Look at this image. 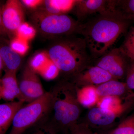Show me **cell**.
<instances>
[{"mask_svg":"<svg viewBox=\"0 0 134 134\" xmlns=\"http://www.w3.org/2000/svg\"><path fill=\"white\" fill-rule=\"evenodd\" d=\"M72 79V81L78 87L87 85L97 86L115 79L108 72L96 65L86 68Z\"/></svg>","mask_w":134,"mask_h":134,"instance_id":"10","label":"cell"},{"mask_svg":"<svg viewBox=\"0 0 134 134\" xmlns=\"http://www.w3.org/2000/svg\"><path fill=\"white\" fill-rule=\"evenodd\" d=\"M0 54L5 70L16 73L21 65V55L6 45L0 46Z\"/></svg>","mask_w":134,"mask_h":134,"instance_id":"17","label":"cell"},{"mask_svg":"<svg viewBox=\"0 0 134 134\" xmlns=\"http://www.w3.org/2000/svg\"><path fill=\"white\" fill-rule=\"evenodd\" d=\"M125 83L128 91L131 93V96L134 97V60L129 59L126 74Z\"/></svg>","mask_w":134,"mask_h":134,"instance_id":"27","label":"cell"},{"mask_svg":"<svg viewBox=\"0 0 134 134\" xmlns=\"http://www.w3.org/2000/svg\"><path fill=\"white\" fill-rule=\"evenodd\" d=\"M99 98L112 96L120 97L128 91L125 82L114 79L96 86Z\"/></svg>","mask_w":134,"mask_h":134,"instance_id":"14","label":"cell"},{"mask_svg":"<svg viewBox=\"0 0 134 134\" xmlns=\"http://www.w3.org/2000/svg\"><path fill=\"white\" fill-rule=\"evenodd\" d=\"M18 100L0 104V134H5L12 125L16 113L24 105Z\"/></svg>","mask_w":134,"mask_h":134,"instance_id":"13","label":"cell"},{"mask_svg":"<svg viewBox=\"0 0 134 134\" xmlns=\"http://www.w3.org/2000/svg\"><path fill=\"white\" fill-rule=\"evenodd\" d=\"M69 132L70 134H97L93 132L90 126L85 122H77L70 127Z\"/></svg>","mask_w":134,"mask_h":134,"instance_id":"28","label":"cell"},{"mask_svg":"<svg viewBox=\"0 0 134 134\" xmlns=\"http://www.w3.org/2000/svg\"><path fill=\"white\" fill-rule=\"evenodd\" d=\"M2 15L6 32L16 35L18 29L24 22V7L21 1L8 0L3 5Z\"/></svg>","mask_w":134,"mask_h":134,"instance_id":"8","label":"cell"},{"mask_svg":"<svg viewBox=\"0 0 134 134\" xmlns=\"http://www.w3.org/2000/svg\"><path fill=\"white\" fill-rule=\"evenodd\" d=\"M77 86L72 81L65 79L56 84L50 91L52 122L58 132H69L70 127L77 122L81 106L77 99Z\"/></svg>","mask_w":134,"mask_h":134,"instance_id":"3","label":"cell"},{"mask_svg":"<svg viewBox=\"0 0 134 134\" xmlns=\"http://www.w3.org/2000/svg\"><path fill=\"white\" fill-rule=\"evenodd\" d=\"M130 22L113 14H98L82 23L79 34L85 40L92 57L98 59L127 31Z\"/></svg>","mask_w":134,"mask_h":134,"instance_id":"1","label":"cell"},{"mask_svg":"<svg viewBox=\"0 0 134 134\" xmlns=\"http://www.w3.org/2000/svg\"><path fill=\"white\" fill-rule=\"evenodd\" d=\"M63 134H70L69 132H67L63 133Z\"/></svg>","mask_w":134,"mask_h":134,"instance_id":"32","label":"cell"},{"mask_svg":"<svg viewBox=\"0 0 134 134\" xmlns=\"http://www.w3.org/2000/svg\"><path fill=\"white\" fill-rule=\"evenodd\" d=\"M77 99L81 106L91 108L97 105L99 97L97 93L96 86L87 85L77 86Z\"/></svg>","mask_w":134,"mask_h":134,"instance_id":"18","label":"cell"},{"mask_svg":"<svg viewBox=\"0 0 134 134\" xmlns=\"http://www.w3.org/2000/svg\"><path fill=\"white\" fill-rule=\"evenodd\" d=\"M59 132L51 122L42 121L23 134H58Z\"/></svg>","mask_w":134,"mask_h":134,"instance_id":"21","label":"cell"},{"mask_svg":"<svg viewBox=\"0 0 134 134\" xmlns=\"http://www.w3.org/2000/svg\"><path fill=\"white\" fill-rule=\"evenodd\" d=\"M52 111L50 91L41 97L24 105L16 113L8 134H23L28 130L45 120Z\"/></svg>","mask_w":134,"mask_h":134,"instance_id":"5","label":"cell"},{"mask_svg":"<svg viewBox=\"0 0 134 134\" xmlns=\"http://www.w3.org/2000/svg\"><path fill=\"white\" fill-rule=\"evenodd\" d=\"M121 113L106 111L95 106L89 110L87 115V124L98 128H105L111 125Z\"/></svg>","mask_w":134,"mask_h":134,"instance_id":"12","label":"cell"},{"mask_svg":"<svg viewBox=\"0 0 134 134\" xmlns=\"http://www.w3.org/2000/svg\"><path fill=\"white\" fill-rule=\"evenodd\" d=\"M10 46L21 56L24 55L29 48L28 41L17 37H15L10 41Z\"/></svg>","mask_w":134,"mask_h":134,"instance_id":"25","label":"cell"},{"mask_svg":"<svg viewBox=\"0 0 134 134\" xmlns=\"http://www.w3.org/2000/svg\"><path fill=\"white\" fill-rule=\"evenodd\" d=\"M3 68H4V65H3V62L1 54H0V74L1 73L2 71Z\"/></svg>","mask_w":134,"mask_h":134,"instance_id":"31","label":"cell"},{"mask_svg":"<svg viewBox=\"0 0 134 134\" xmlns=\"http://www.w3.org/2000/svg\"><path fill=\"white\" fill-rule=\"evenodd\" d=\"M46 53L67 79L86 69L90 61L85 40L76 35L53 40Z\"/></svg>","mask_w":134,"mask_h":134,"instance_id":"2","label":"cell"},{"mask_svg":"<svg viewBox=\"0 0 134 134\" xmlns=\"http://www.w3.org/2000/svg\"><path fill=\"white\" fill-rule=\"evenodd\" d=\"M2 7H2L1 5H0V35L6 32L3 24L2 15Z\"/></svg>","mask_w":134,"mask_h":134,"instance_id":"30","label":"cell"},{"mask_svg":"<svg viewBox=\"0 0 134 134\" xmlns=\"http://www.w3.org/2000/svg\"><path fill=\"white\" fill-rule=\"evenodd\" d=\"M44 1L43 0H22L21 2L24 8L34 11L38 9L42 6Z\"/></svg>","mask_w":134,"mask_h":134,"instance_id":"29","label":"cell"},{"mask_svg":"<svg viewBox=\"0 0 134 134\" xmlns=\"http://www.w3.org/2000/svg\"><path fill=\"white\" fill-rule=\"evenodd\" d=\"M110 0H77L72 11L77 20L82 23L88 16L95 14H107L110 12Z\"/></svg>","mask_w":134,"mask_h":134,"instance_id":"9","label":"cell"},{"mask_svg":"<svg viewBox=\"0 0 134 134\" xmlns=\"http://www.w3.org/2000/svg\"><path fill=\"white\" fill-rule=\"evenodd\" d=\"M98 59L96 66L108 72L116 80L122 79L126 76L130 59L119 48H113Z\"/></svg>","mask_w":134,"mask_h":134,"instance_id":"7","label":"cell"},{"mask_svg":"<svg viewBox=\"0 0 134 134\" xmlns=\"http://www.w3.org/2000/svg\"><path fill=\"white\" fill-rule=\"evenodd\" d=\"M0 99H1V98H0Z\"/></svg>","mask_w":134,"mask_h":134,"instance_id":"33","label":"cell"},{"mask_svg":"<svg viewBox=\"0 0 134 134\" xmlns=\"http://www.w3.org/2000/svg\"><path fill=\"white\" fill-rule=\"evenodd\" d=\"M119 48L127 58L134 60V25L130 29Z\"/></svg>","mask_w":134,"mask_h":134,"instance_id":"20","label":"cell"},{"mask_svg":"<svg viewBox=\"0 0 134 134\" xmlns=\"http://www.w3.org/2000/svg\"><path fill=\"white\" fill-rule=\"evenodd\" d=\"M23 101L29 103L45 93L37 73L29 64L23 70L18 82Z\"/></svg>","mask_w":134,"mask_h":134,"instance_id":"6","label":"cell"},{"mask_svg":"<svg viewBox=\"0 0 134 134\" xmlns=\"http://www.w3.org/2000/svg\"><path fill=\"white\" fill-rule=\"evenodd\" d=\"M106 134H134V115L127 117L117 127Z\"/></svg>","mask_w":134,"mask_h":134,"instance_id":"22","label":"cell"},{"mask_svg":"<svg viewBox=\"0 0 134 134\" xmlns=\"http://www.w3.org/2000/svg\"><path fill=\"white\" fill-rule=\"evenodd\" d=\"M16 74L5 70V74L0 79V98L9 102L16 99L23 101Z\"/></svg>","mask_w":134,"mask_h":134,"instance_id":"11","label":"cell"},{"mask_svg":"<svg viewBox=\"0 0 134 134\" xmlns=\"http://www.w3.org/2000/svg\"><path fill=\"white\" fill-rule=\"evenodd\" d=\"M77 0H45L40 8L46 12L56 15L67 14L72 11Z\"/></svg>","mask_w":134,"mask_h":134,"instance_id":"16","label":"cell"},{"mask_svg":"<svg viewBox=\"0 0 134 134\" xmlns=\"http://www.w3.org/2000/svg\"><path fill=\"white\" fill-rule=\"evenodd\" d=\"M36 33V29L32 25L24 22L18 29L15 37L29 42L35 37Z\"/></svg>","mask_w":134,"mask_h":134,"instance_id":"23","label":"cell"},{"mask_svg":"<svg viewBox=\"0 0 134 134\" xmlns=\"http://www.w3.org/2000/svg\"><path fill=\"white\" fill-rule=\"evenodd\" d=\"M110 11L121 19L134 21V0H111Z\"/></svg>","mask_w":134,"mask_h":134,"instance_id":"15","label":"cell"},{"mask_svg":"<svg viewBox=\"0 0 134 134\" xmlns=\"http://www.w3.org/2000/svg\"><path fill=\"white\" fill-rule=\"evenodd\" d=\"M97 106L103 110L122 113L126 109V105L122 104L119 97H109L101 98L99 99Z\"/></svg>","mask_w":134,"mask_h":134,"instance_id":"19","label":"cell"},{"mask_svg":"<svg viewBox=\"0 0 134 134\" xmlns=\"http://www.w3.org/2000/svg\"><path fill=\"white\" fill-rule=\"evenodd\" d=\"M30 18L37 32L52 40L79 34L82 23L68 15L50 14L40 8L32 12Z\"/></svg>","mask_w":134,"mask_h":134,"instance_id":"4","label":"cell"},{"mask_svg":"<svg viewBox=\"0 0 134 134\" xmlns=\"http://www.w3.org/2000/svg\"><path fill=\"white\" fill-rule=\"evenodd\" d=\"M39 74L47 80H52L57 77L60 72L58 68L50 60Z\"/></svg>","mask_w":134,"mask_h":134,"instance_id":"26","label":"cell"},{"mask_svg":"<svg viewBox=\"0 0 134 134\" xmlns=\"http://www.w3.org/2000/svg\"><path fill=\"white\" fill-rule=\"evenodd\" d=\"M50 59L46 52H39L32 57L29 63L32 69L39 73L45 66Z\"/></svg>","mask_w":134,"mask_h":134,"instance_id":"24","label":"cell"}]
</instances>
